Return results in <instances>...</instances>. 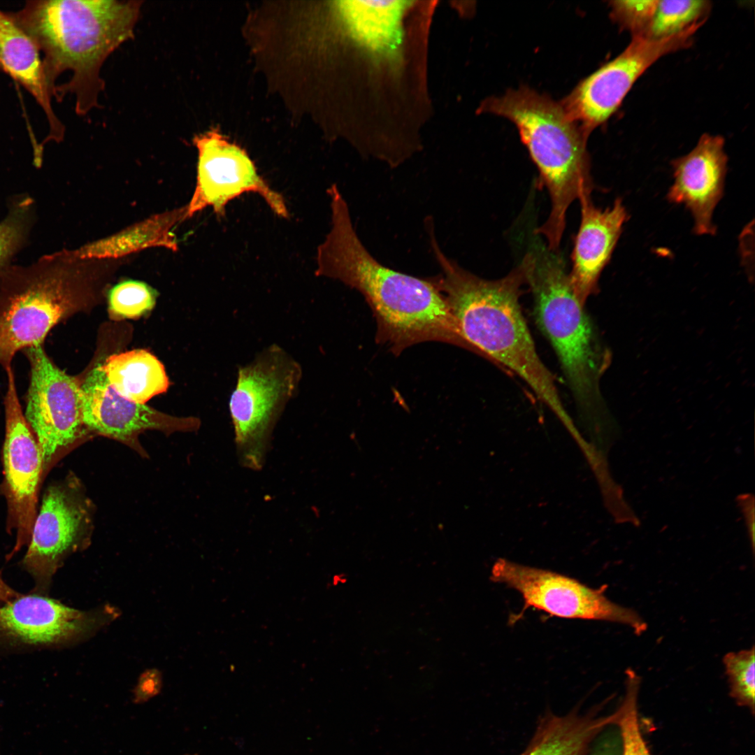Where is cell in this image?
Instances as JSON below:
<instances>
[{"mask_svg":"<svg viewBox=\"0 0 755 755\" xmlns=\"http://www.w3.org/2000/svg\"><path fill=\"white\" fill-rule=\"evenodd\" d=\"M328 194L331 227L317 248L315 275L359 292L376 319L378 340L394 352L426 341L465 347L434 280L396 271L377 261L359 239L337 185H332Z\"/></svg>","mask_w":755,"mask_h":755,"instance_id":"obj_1","label":"cell"},{"mask_svg":"<svg viewBox=\"0 0 755 755\" xmlns=\"http://www.w3.org/2000/svg\"><path fill=\"white\" fill-rule=\"evenodd\" d=\"M142 1L35 0L15 12L13 21L32 39L43 59L52 97H76L85 115L99 107L108 56L134 36Z\"/></svg>","mask_w":755,"mask_h":755,"instance_id":"obj_2","label":"cell"},{"mask_svg":"<svg viewBox=\"0 0 755 755\" xmlns=\"http://www.w3.org/2000/svg\"><path fill=\"white\" fill-rule=\"evenodd\" d=\"M430 243L441 274L434 280L444 295L466 348L508 368L524 380L567 429L573 425L555 379L540 359L519 299L526 284L521 261L505 276L482 278L447 257L433 229Z\"/></svg>","mask_w":755,"mask_h":755,"instance_id":"obj_3","label":"cell"},{"mask_svg":"<svg viewBox=\"0 0 755 755\" xmlns=\"http://www.w3.org/2000/svg\"><path fill=\"white\" fill-rule=\"evenodd\" d=\"M481 111L508 118L517 127L551 201L549 215L535 233L543 237L549 250L558 251L568 208L594 189L588 136L560 103L526 87L488 98Z\"/></svg>","mask_w":755,"mask_h":755,"instance_id":"obj_4","label":"cell"},{"mask_svg":"<svg viewBox=\"0 0 755 755\" xmlns=\"http://www.w3.org/2000/svg\"><path fill=\"white\" fill-rule=\"evenodd\" d=\"M122 259H85L73 250L45 254L28 266L0 271V365L12 368L15 355L43 345L51 329L80 306L93 282Z\"/></svg>","mask_w":755,"mask_h":755,"instance_id":"obj_5","label":"cell"},{"mask_svg":"<svg viewBox=\"0 0 755 755\" xmlns=\"http://www.w3.org/2000/svg\"><path fill=\"white\" fill-rule=\"evenodd\" d=\"M522 261L538 326L553 347L577 406L593 423L594 432L601 431L599 381L610 354L574 292L559 251L539 242Z\"/></svg>","mask_w":755,"mask_h":755,"instance_id":"obj_6","label":"cell"},{"mask_svg":"<svg viewBox=\"0 0 755 755\" xmlns=\"http://www.w3.org/2000/svg\"><path fill=\"white\" fill-rule=\"evenodd\" d=\"M302 375L300 364L276 344L238 367L229 410L236 452L244 467L262 468L274 427L296 396Z\"/></svg>","mask_w":755,"mask_h":755,"instance_id":"obj_7","label":"cell"},{"mask_svg":"<svg viewBox=\"0 0 755 755\" xmlns=\"http://www.w3.org/2000/svg\"><path fill=\"white\" fill-rule=\"evenodd\" d=\"M705 20L662 38L633 36L626 48L582 80L561 102L568 117L587 135L617 110L638 78L667 54L687 48Z\"/></svg>","mask_w":755,"mask_h":755,"instance_id":"obj_8","label":"cell"},{"mask_svg":"<svg viewBox=\"0 0 755 755\" xmlns=\"http://www.w3.org/2000/svg\"><path fill=\"white\" fill-rule=\"evenodd\" d=\"M491 578L519 592L526 606L555 617L621 624L637 635L647 628L635 610L608 599L605 587L593 589L560 573L501 559L492 566Z\"/></svg>","mask_w":755,"mask_h":755,"instance_id":"obj_9","label":"cell"},{"mask_svg":"<svg viewBox=\"0 0 755 755\" xmlns=\"http://www.w3.org/2000/svg\"><path fill=\"white\" fill-rule=\"evenodd\" d=\"M193 142L198 150L196 182L185 206V220L206 208L223 216L229 201L247 192L259 194L279 217H289L282 195L259 175L243 149L228 141L217 129L196 136Z\"/></svg>","mask_w":755,"mask_h":755,"instance_id":"obj_10","label":"cell"},{"mask_svg":"<svg viewBox=\"0 0 755 755\" xmlns=\"http://www.w3.org/2000/svg\"><path fill=\"white\" fill-rule=\"evenodd\" d=\"M22 352L30 366L24 415L41 447L45 470L79 436L83 425L80 384L54 364L43 345Z\"/></svg>","mask_w":755,"mask_h":755,"instance_id":"obj_11","label":"cell"},{"mask_svg":"<svg viewBox=\"0 0 755 755\" xmlns=\"http://www.w3.org/2000/svg\"><path fill=\"white\" fill-rule=\"evenodd\" d=\"M6 373L3 464L8 521L10 528L16 531L14 552H17L31 538L44 468L41 447L22 412L13 368Z\"/></svg>","mask_w":755,"mask_h":755,"instance_id":"obj_12","label":"cell"},{"mask_svg":"<svg viewBox=\"0 0 755 755\" xmlns=\"http://www.w3.org/2000/svg\"><path fill=\"white\" fill-rule=\"evenodd\" d=\"M97 615L38 594H20L0 606V644L46 647L73 641L92 631Z\"/></svg>","mask_w":755,"mask_h":755,"instance_id":"obj_13","label":"cell"},{"mask_svg":"<svg viewBox=\"0 0 755 755\" xmlns=\"http://www.w3.org/2000/svg\"><path fill=\"white\" fill-rule=\"evenodd\" d=\"M727 163L724 138L707 134L689 153L671 162L674 182L667 199L690 211L697 235L716 233L712 215L724 194Z\"/></svg>","mask_w":755,"mask_h":755,"instance_id":"obj_14","label":"cell"},{"mask_svg":"<svg viewBox=\"0 0 755 755\" xmlns=\"http://www.w3.org/2000/svg\"><path fill=\"white\" fill-rule=\"evenodd\" d=\"M80 390L83 425L105 436L124 440L145 429L175 431L198 426L195 419L173 417L121 396L109 383L102 365L89 373Z\"/></svg>","mask_w":755,"mask_h":755,"instance_id":"obj_15","label":"cell"},{"mask_svg":"<svg viewBox=\"0 0 755 755\" xmlns=\"http://www.w3.org/2000/svg\"><path fill=\"white\" fill-rule=\"evenodd\" d=\"M82 514L69 493L51 486L43 494L22 566L35 582L34 593L45 595L63 556L78 537Z\"/></svg>","mask_w":755,"mask_h":755,"instance_id":"obj_16","label":"cell"},{"mask_svg":"<svg viewBox=\"0 0 755 755\" xmlns=\"http://www.w3.org/2000/svg\"><path fill=\"white\" fill-rule=\"evenodd\" d=\"M579 201L581 219L569 276L575 294L585 305L588 297L598 289L600 275L611 259L628 214L619 197L605 209L596 207L589 194L583 195Z\"/></svg>","mask_w":755,"mask_h":755,"instance_id":"obj_17","label":"cell"},{"mask_svg":"<svg viewBox=\"0 0 755 755\" xmlns=\"http://www.w3.org/2000/svg\"><path fill=\"white\" fill-rule=\"evenodd\" d=\"M0 69L35 99L43 110L49 132L43 143L60 142L64 127L55 114L52 92L46 78L41 54L32 39L0 9Z\"/></svg>","mask_w":755,"mask_h":755,"instance_id":"obj_18","label":"cell"},{"mask_svg":"<svg viewBox=\"0 0 755 755\" xmlns=\"http://www.w3.org/2000/svg\"><path fill=\"white\" fill-rule=\"evenodd\" d=\"M185 220V206L155 214L106 238L73 250L80 259H122L150 247L178 250L173 228Z\"/></svg>","mask_w":755,"mask_h":755,"instance_id":"obj_19","label":"cell"},{"mask_svg":"<svg viewBox=\"0 0 755 755\" xmlns=\"http://www.w3.org/2000/svg\"><path fill=\"white\" fill-rule=\"evenodd\" d=\"M618 712L605 716H548L538 726L523 755H583L587 746L606 726L615 724Z\"/></svg>","mask_w":755,"mask_h":755,"instance_id":"obj_20","label":"cell"},{"mask_svg":"<svg viewBox=\"0 0 755 755\" xmlns=\"http://www.w3.org/2000/svg\"><path fill=\"white\" fill-rule=\"evenodd\" d=\"M103 366L108 380L124 398L140 404L165 392L168 379L162 364L144 350L113 354Z\"/></svg>","mask_w":755,"mask_h":755,"instance_id":"obj_21","label":"cell"},{"mask_svg":"<svg viewBox=\"0 0 755 755\" xmlns=\"http://www.w3.org/2000/svg\"><path fill=\"white\" fill-rule=\"evenodd\" d=\"M345 10L354 33L373 48H390L398 41L402 1H351Z\"/></svg>","mask_w":755,"mask_h":755,"instance_id":"obj_22","label":"cell"},{"mask_svg":"<svg viewBox=\"0 0 755 755\" xmlns=\"http://www.w3.org/2000/svg\"><path fill=\"white\" fill-rule=\"evenodd\" d=\"M36 215L35 202L27 194L17 195L9 202L8 212L0 222V271L26 245Z\"/></svg>","mask_w":755,"mask_h":755,"instance_id":"obj_23","label":"cell"},{"mask_svg":"<svg viewBox=\"0 0 755 755\" xmlns=\"http://www.w3.org/2000/svg\"><path fill=\"white\" fill-rule=\"evenodd\" d=\"M710 2L704 0L659 1L647 37L662 38L706 20Z\"/></svg>","mask_w":755,"mask_h":755,"instance_id":"obj_24","label":"cell"},{"mask_svg":"<svg viewBox=\"0 0 755 755\" xmlns=\"http://www.w3.org/2000/svg\"><path fill=\"white\" fill-rule=\"evenodd\" d=\"M626 693L615 725L619 727L621 755H652L642 735L638 714L640 678L631 669L626 672Z\"/></svg>","mask_w":755,"mask_h":755,"instance_id":"obj_25","label":"cell"},{"mask_svg":"<svg viewBox=\"0 0 755 755\" xmlns=\"http://www.w3.org/2000/svg\"><path fill=\"white\" fill-rule=\"evenodd\" d=\"M156 298V291L148 284L138 280H124L108 292L109 312L116 319L137 318L154 307Z\"/></svg>","mask_w":755,"mask_h":755,"instance_id":"obj_26","label":"cell"},{"mask_svg":"<svg viewBox=\"0 0 755 755\" xmlns=\"http://www.w3.org/2000/svg\"><path fill=\"white\" fill-rule=\"evenodd\" d=\"M730 686V694L739 705L754 713L755 694L754 647L729 652L723 659Z\"/></svg>","mask_w":755,"mask_h":755,"instance_id":"obj_27","label":"cell"},{"mask_svg":"<svg viewBox=\"0 0 755 755\" xmlns=\"http://www.w3.org/2000/svg\"><path fill=\"white\" fill-rule=\"evenodd\" d=\"M658 0H619L610 2L611 18L633 36L647 37Z\"/></svg>","mask_w":755,"mask_h":755,"instance_id":"obj_28","label":"cell"},{"mask_svg":"<svg viewBox=\"0 0 755 755\" xmlns=\"http://www.w3.org/2000/svg\"><path fill=\"white\" fill-rule=\"evenodd\" d=\"M161 687V680L157 672L144 673L134 690L135 703H143L157 695Z\"/></svg>","mask_w":755,"mask_h":755,"instance_id":"obj_29","label":"cell"},{"mask_svg":"<svg viewBox=\"0 0 755 755\" xmlns=\"http://www.w3.org/2000/svg\"><path fill=\"white\" fill-rule=\"evenodd\" d=\"M738 504L742 512L752 551H754V496L752 494H742L737 497Z\"/></svg>","mask_w":755,"mask_h":755,"instance_id":"obj_30","label":"cell"},{"mask_svg":"<svg viewBox=\"0 0 755 755\" xmlns=\"http://www.w3.org/2000/svg\"><path fill=\"white\" fill-rule=\"evenodd\" d=\"M617 733L604 735L588 755H621V740Z\"/></svg>","mask_w":755,"mask_h":755,"instance_id":"obj_31","label":"cell"},{"mask_svg":"<svg viewBox=\"0 0 755 755\" xmlns=\"http://www.w3.org/2000/svg\"><path fill=\"white\" fill-rule=\"evenodd\" d=\"M20 595V594L15 591L4 582L0 574V605H2L10 602Z\"/></svg>","mask_w":755,"mask_h":755,"instance_id":"obj_32","label":"cell"},{"mask_svg":"<svg viewBox=\"0 0 755 755\" xmlns=\"http://www.w3.org/2000/svg\"><path fill=\"white\" fill-rule=\"evenodd\" d=\"M186 755H196V754H186Z\"/></svg>","mask_w":755,"mask_h":755,"instance_id":"obj_33","label":"cell"}]
</instances>
